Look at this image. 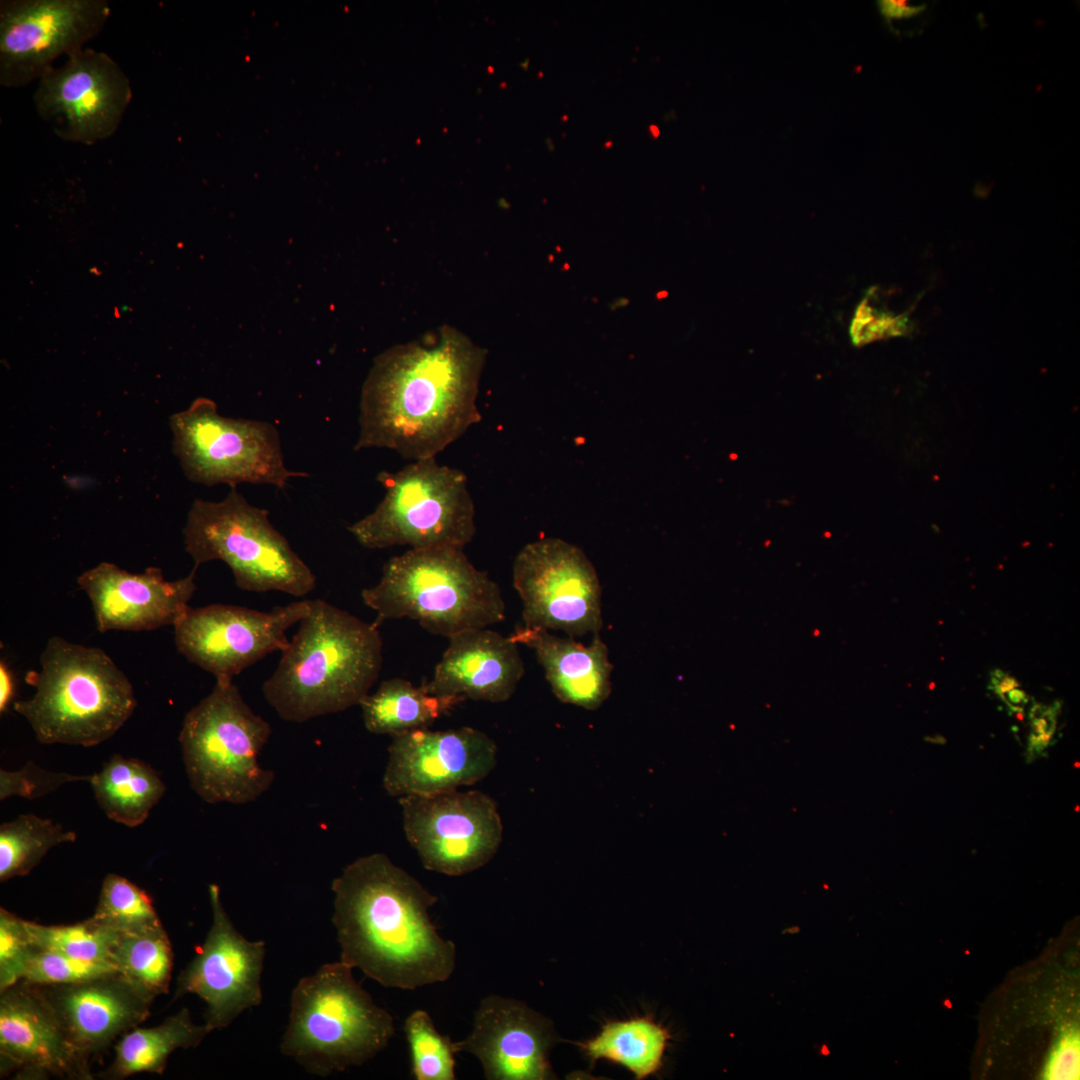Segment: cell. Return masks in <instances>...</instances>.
Wrapping results in <instances>:
<instances>
[{
  "label": "cell",
  "mask_w": 1080,
  "mask_h": 1080,
  "mask_svg": "<svg viewBox=\"0 0 1080 1080\" xmlns=\"http://www.w3.org/2000/svg\"><path fill=\"white\" fill-rule=\"evenodd\" d=\"M486 358L485 348L449 325L379 354L362 387L354 450L436 457L480 421Z\"/></svg>",
  "instance_id": "obj_1"
},
{
  "label": "cell",
  "mask_w": 1080,
  "mask_h": 1080,
  "mask_svg": "<svg viewBox=\"0 0 1080 1080\" xmlns=\"http://www.w3.org/2000/svg\"><path fill=\"white\" fill-rule=\"evenodd\" d=\"M331 889L342 962L387 988L414 990L451 977L456 946L429 915L437 896L387 855L354 860Z\"/></svg>",
  "instance_id": "obj_2"
},
{
  "label": "cell",
  "mask_w": 1080,
  "mask_h": 1080,
  "mask_svg": "<svg viewBox=\"0 0 1080 1080\" xmlns=\"http://www.w3.org/2000/svg\"><path fill=\"white\" fill-rule=\"evenodd\" d=\"M262 693L279 717L302 723L359 705L379 677L383 642L375 623L310 600Z\"/></svg>",
  "instance_id": "obj_3"
},
{
  "label": "cell",
  "mask_w": 1080,
  "mask_h": 1080,
  "mask_svg": "<svg viewBox=\"0 0 1080 1080\" xmlns=\"http://www.w3.org/2000/svg\"><path fill=\"white\" fill-rule=\"evenodd\" d=\"M41 669L27 681L35 693L14 703L42 744L95 746L112 737L133 714V686L100 648L50 638Z\"/></svg>",
  "instance_id": "obj_4"
},
{
  "label": "cell",
  "mask_w": 1080,
  "mask_h": 1080,
  "mask_svg": "<svg viewBox=\"0 0 1080 1080\" xmlns=\"http://www.w3.org/2000/svg\"><path fill=\"white\" fill-rule=\"evenodd\" d=\"M361 597L377 613L376 625L409 618L447 638L505 619L497 583L478 570L463 549L451 547L410 548L390 558L380 581L363 589Z\"/></svg>",
  "instance_id": "obj_5"
},
{
  "label": "cell",
  "mask_w": 1080,
  "mask_h": 1080,
  "mask_svg": "<svg viewBox=\"0 0 1080 1080\" xmlns=\"http://www.w3.org/2000/svg\"><path fill=\"white\" fill-rule=\"evenodd\" d=\"M352 970L341 960L323 964L292 991L280 1050L312 1075L361 1066L395 1034L392 1015L373 1001Z\"/></svg>",
  "instance_id": "obj_6"
},
{
  "label": "cell",
  "mask_w": 1080,
  "mask_h": 1080,
  "mask_svg": "<svg viewBox=\"0 0 1080 1080\" xmlns=\"http://www.w3.org/2000/svg\"><path fill=\"white\" fill-rule=\"evenodd\" d=\"M271 731L270 724L249 707L233 682H216L187 712L179 734L192 789L211 804L257 800L275 777L258 761Z\"/></svg>",
  "instance_id": "obj_7"
},
{
  "label": "cell",
  "mask_w": 1080,
  "mask_h": 1080,
  "mask_svg": "<svg viewBox=\"0 0 1080 1080\" xmlns=\"http://www.w3.org/2000/svg\"><path fill=\"white\" fill-rule=\"evenodd\" d=\"M377 480L385 495L376 508L348 531L369 549H464L476 533L475 505L466 475L441 465L436 457L414 460Z\"/></svg>",
  "instance_id": "obj_8"
},
{
  "label": "cell",
  "mask_w": 1080,
  "mask_h": 1080,
  "mask_svg": "<svg viewBox=\"0 0 1080 1080\" xmlns=\"http://www.w3.org/2000/svg\"><path fill=\"white\" fill-rule=\"evenodd\" d=\"M183 535L195 567L220 560L243 591L302 597L316 586V576L272 525L268 510L251 505L236 488L218 502L196 499Z\"/></svg>",
  "instance_id": "obj_9"
},
{
  "label": "cell",
  "mask_w": 1080,
  "mask_h": 1080,
  "mask_svg": "<svg viewBox=\"0 0 1080 1080\" xmlns=\"http://www.w3.org/2000/svg\"><path fill=\"white\" fill-rule=\"evenodd\" d=\"M172 450L185 476L206 486L268 484L285 489L308 477L285 466L279 432L270 422L225 417L209 398H197L170 417Z\"/></svg>",
  "instance_id": "obj_10"
},
{
  "label": "cell",
  "mask_w": 1080,
  "mask_h": 1080,
  "mask_svg": "<svg viewBox=\"0 0 1080 1080\" xmlns=\"http://www.w3.org/2000/svg\"><path fill=\"white\" fill-rule=\"evenodd\" d=\"M512 575L523 603L524 626L571 637L600 631V582L578 547L551 537L526 544L514 560Z\"/></svg>",
  "instance_id": "obj_11"
},
{
  "label": "cell",
  "mask_w": 1080,
  "mask_h": 1080,
  "mask_svg": "<svg viewBox=\"0 0 1080 1080\" xmlns=\"http://www.w3.org/2000/svg\"><path fill=\"white\" fill-rule=\"evenodd\" d=\"M399 803L405 836L427 870L468 874L487 864L501 845L497 805L481 791L409 795Z\"/></svg>",
  "instance_id": "obj_12"
},
{
  "label": "cell",
  "mask_w": 1080,
  "mask_h": 1080,
  "mask_svg": "<svg viewBox=\"0 0 1080 1080\" xmlns=\"http://www.w3.org/2000/svg\"><path fill=\"white\" fill-rule=\"evenodd\" d=\"M310 600H299L263 612L247 607L211 604L189 607L173 626L175 645L188 661L229 683L243 670L290 640L286 631L309 612Z\"/></svg>",
  "instance_id": "obj_13"
},
{
  "label": "cell",
  "mask_w": 1080,
  "mask_h": 1080,
  "mask_svg": "<svg viewBox=\"0 0 1080 1080\" xmlns=\"http://www.w3.org/2000/svg\"><path fill=\"white\" fill-rule=\"evenodd\" d=\"M132 99L130 81L106 53L90 48L48 68L33 95L35 110L64 141L95 144L118 129Z\"/></svg>",
  "instance_id": "obj_14"
},
{
  "label": "cell",
  "mask_w": 1080,
  "mask_h": 1080,
  "mask_svg": "<svg viewBox=\"0 0 1080 1080\" xmlns=\"http://www.w3.org/2000/svg\"><path fill=\"white\" fill-rule=\"evenodd\" d=\"M110 15L104 0L0 2V84L15 88L38 79L60 55L83 48Z\"/></svg>",
  "instance_id": "obj_15"
},
{
  "label": "cell",
  "mask_w": 1080,
  "mask_h": 1080,
  "mask_svg": "<svg viewBox=\"0 0 1080 1080\" xmlns=\"http://www.w3.org/2000/svg\"><path fill=\"white\" fill-rule=\"evenodd\" d=\"M212 923L205 941L177 978L174 999L195 994L206 1004L205 1023L213 1031L229 1026L262 1001L265 942L250 941L234 927L220 889L208 886Z\"/></svg>",
  "instance_id": "obj_16"
},
{
  "label": "cell",
  "mask_w": 1080,
  "mask_h": 1080,
  "mask_svg": "<svg viewBox=\"0 0 1080 1080\" xmlns=\"http://www.w3.org/2000/svg\"><path fill=\"white\" fill-rule=\"evenodd\" d=\"M388 753L383 787L389 795L403 797L458 790L481 781L496 765L497 746L472 727L423 728L392 737Z\"/></svg>",
  "instance_id": "obj_17"
},
{
  "label": "cell",
  "mask_w": 1080,
  "mask_h": 1080,
  "mask_svg": "<svg viewBox=\"0 0 1080 1080\" xmlns=\"http://www.w3.org/2000/svg\"><path fill=\"white\" fill-rule=\"evenodd\" d=\"M0 1072L14 1079L93 1078L41 987L24 980L0 992Z\"/></svg>",
  "instance_id": "obj_18"
},
{
  "label": "cell",
  "mask_w": 1080,
  "mask_h": 1080,
  "mask_svg": "<svg viewBox=\"0 0 1080 1080\" xmlns=\"http://www.w3.org/2000/svg\"><path fill=\"white\" fill-rule=\"evenodd\" d=\"M557 1040L550 1019L525 1003L499 995L484 997L471 1033L454 1042L481 1063L488 1080L555 1079L549 1054Z\"/></svg>",
  "instance_id": "obj_19"
},
{
  "label": "cell",
  "mask_w": 1080,
  "mask_h": 1080,
  "mask_svg": "<svg viewBox=\"0 0 1080 1080\" xmlns=\"http://www.w3.org/2000/svg\"><path fill=\"white\" fill-rule=\"evenodd\" d=\"M197 567L183 578L168 581L158 567L130 573L101 562L86 570L77 583L88 595L100 632L150 631L174 626L188 610L197 586Z\"/></svg>",
  "instance_id": "obj_20"
},
{
  "label": "cell",
  "mask_w": 1080,
  "mask_h": 1080,
  "mask_svg": "<svg viewBox=\"0 0 1080 1080\" xmlns=\"http://www.w3.org/2000/svg\"><path fill=\"white\" fill-rule=\"evenodd\" d=\"M39 986L70 1042L89 1060L150 1014L152 1001L119 972L78 983Z\"/></svg>",
  "instance_id": "obj_21"
},
{
  "label": "cell",
  "mask_w": 1080,
  "mask_h": 1080,
  "mask_svg": "<svg viewBox=\"0 0 1080 1080\" xmlns=\"http://www.w3.org/2000/svg\"><path fill=\"white\" fill-rule=\"evenodd\" d=\"M448 639L433 677L422 683L428 693L491 703L513 695L524 675L517 643L486 628L464 630Z\"/></svg>",
  "instance_id": "obj_22"
},
{
  "label": "cell",
  "mask_w": 1080,
  "mask_h": 1080,
  "mask_svg": "<svg viewBox=\"0 0 1080 1080\" xmlns=\"http://www.w3.org/2000/svg\"><path fill=\"white\" fill-rule=\"evenodd\" d=\"M509 637L535 652L553 693L562 702L594 710L610 695L613 666L598 633L587 646L573 637H558L524 625Z\"/></svg>",
  "instance_id": "obj_23"
},
{
  "label": "cell",
  "mask_w": 1080,
  "mask_h": 1080,
  "mask_svg": "<svg viewBox=\"0 0 1080 1080\" xmlns=\"http://www.w3.org/2000/svg\"><path fill=\"white\" fill-rule=\"evenodd\" d=\"M211 1031L206 1023L196 1024L190 1011L182 1008L157 1026L135 1027L123 1034L115 1046L113 1062L98 1076L120 1080L137 1073L162 1074L170 1054L198 1046Z\"/></svg>",
  "instance_id": "obj_24"
},
{
  "label": "cell",
  "mask_w": 1080,
  "mask_h": 1080,
  "mask_svg": "<svg viewBox=\"0 0 1080 1080\" xmlns=\"http://www.w3.org/2000/svg\"><path fill=\"white\" fill-rule=\"evenodd\" d=\"M95 798L111 820L128 827L142 824L165 793L159 774L137 759L113 755L90 776Z\"/></svg>",
  "instance_id": "obj_25"
},
{
  "label": "cell",
  "mask_w": 1080,
  "mask_h": 1080,
  "mask_svg": "<svg viewBox=\"0 0 1080 1080\" xmlns=\"http://www.w3.org/2000/svg\"><path fill=\"white\" fill-rule=\"evenodd\" d=\"M464 700L459 696L432 695L423 684L416 687L408 680L392 678L383 681L374 693L367 694L359 705L369 732L394 737L428 728Z\"/></svg>",
  "instance_id": "obj_26"
},
{
  "label": "cell",
  "mask_w": 1080,
  "mask_h": 1080,
  "mask_svg": "<svg viewBox=\"0 0 1080 1080\" xmlns=\"http://www.w3.org/2000/svg\"><path fill=\"white\" fill-rule=\"evenodd\" d=\"M670 1039L665 1027L643 1016L607 1022L594 1038L578 1046L590 1061L617 1063L642 1080L661 1070Z\"/></svg>",
  "instance_id": "obj_27"
},
{
  "label": "cell",
  "mask_w": 1080,
  "mask_h": 1080,
  "mask_svg": "<svg viewBox=\"0 0 1080 1080\" xmlns=\"http://www.w3.org/2000/svg\"><path fill=\"white\" fill-rule=\"evenodd\" d=\"M116 970L150 1001L169 991L173 950L163 925L120 934L111 951Z\"/></svg>",
  "instance_id": "obj_28"
},
{
  "label": "cell",
  "mask_w": 1080,
  "mask_h": 1080,
  "mask_svg": "<svg viewBox=\"0 0 1080 1080\" xmlns=\"http://www.w3.org/2000/svg\"><path fill=\"white\" fill-rule=\"evenodd\" d=\"M76 838L75 832L33 814L1 824L0 881L27 875L52 847Z\"/></svg>",
  "instance_id": "obj_29"
},
{
  "label": "cell",
  "mask_w": 1080,
  "mask_h": 1080,
  "mask_svg": "<svg viewBox=\"0 0 1080 1080\" xmlns=\"http://www.w3.org/2000/svg\"><path fill=\"white\" fill-rule=\"evenodd\" d=\"M120 933H133L161 925L151 897L126 878L110 873L103 880L96 909L91 916Z\"/></svg>",
  "instance_id": "obj_30"
},
{
  "label": "cell",
  "mask_w": 1080,
  "mask_h": 1080,
  "mask_svg": "<svg viewBox=\"0 0 1080 1080\" xmlns=\"http://www.w3.org/2000/svg\"><path fill=\"white\" fill-rule=\"evenodd\" d=\"M404 1032L416 1080L456 1079L455 1043L437 1030L425 1010L417 1009L406 1018Z\"/></svg>",
  "instance_id": "obj_31"
},
{
  "label": "cell",
  "mask_w": 1080,
  "mask_h": 1080,
  "mask_svg": "<svg viewBox=\"0 0 1080 1080\" xmlns=\"http://www.w3.org/2000/svg\"><path fill=\"white\" fill-rule=\"evenodd\" d=\"M27 925L34 943L44 949L93 962L111 963V951L120 933L92 917L72 925Z\"/></svg>",
  "instance_id": "obj_32"
},
{
  "label": "cell",
  "mask_w": 1080,
  "mask_h": 1080,
  "mask_svg": "<svg viewBox=\"0 0 1080 1080\" xmlns=\"http://www.w3.org/2000/svg\"><path fill=\"white\" fill-rule=\"evenodd\" d=\"M118 972L108 962L76 959L35 944L22 975V980L37 985H62L86 981Z\"/></svg>",
  "instance_id": "obj_33"
},
{
  "label": "cell",
  "mask_w": 1080,
  "mask_h": 1080,
  "mask_svg": "<svg viewBox=\"0 0 1080 1080\" xmlns=\"http://www.w3.org/2000/svg\"><path fill=\"white\" fill-rule=\"evenodd\" d=\"M35 948L27 921L0 909V992L22 980Z\"/></svg>",
  "instance_id": "obj_34"
},
{
  "label": "cell",
  "mask_w": 1080,
  "mask_h": 1080,
  "mask_svg": "<svg viewBox=\"0 0 1080 1080\" xmlns=\"http://www.w3.org/2000/svg\"><path fill=\"white\" fill-rule=\"evenodd\" d=\"M90 776H78L65 772H52L28 761L17 771H0V799L20 796L34 799L55 791L70 782L89 781Z\"/></svg>",
  "instance_id": "obj_35"
},
{
  "label": "cell",
  "mask_w": 1080,
  "mask_h": 1080,
  "mask_svg": "<svg viewBox=\"0 0 1080 1080\" xmlns=\"http://www.w3.org/2000/svg\"><path fill=\"white\" fill-rule=\"evenodd\" d=\"M1061 705L1059 700L1049 705L1033 701L1029 707L1027 717L1031 730L1026 753L1028 762L1044 756L1046 749L1052 744L1057 731Z\"/></svg>",
  "instance_id": "obj_36"
},
{
  "label": "cell",
  "mask_w": 1080,
  "mask_h": 1080,
  "mask_svg": "<svg viewBox=\"0 0 1080 1080\" xmlns=\"http://www.w3.org/2000/svg\"><path fill=\"white\" fill-rule=\"evenodd\" d=\"M1043 1078H1079V1034L1076 1029L1062 1032L1045 1065Z\"/></svg>",
  "instance_id": "obj_37"
},
{
  "label": "cell",
  "mask_w": 1080,
  "mask_h": 1080,
  "mask_svg": "<svg viewBox=\"0 0 1080 1080\" xmlns=\"http://www.w3.org/2000/svg\"><path fill=\"white\" fill-rule=\"evenodd\" d=\"M877 7L880 14L887 21L911 18L923 12L926 8L924 4L910 5L903 0H880L877 1Z\"/></svg>",
  "instance_id": "obj_38"
},
{
  "label": "cell",
  "mask_w": 1080,
  "mask_h": 1080,
  "mask_svg": "<svg viewBox=\"0 0 1080 1080\" xmlns=\"http://www.w3.org/2000/svg\"><path fill=\"white\" fill-rule=\"evenodd\" d=\"M1019 687L1012 688L998 697L1004 702L1010 715L1017 714L1020 717L1029 702V696Z\"/></svg>",
  "instance_id": "obj_39"
},
{
  "label": "cell",
  "mask_w": 1080,
  "mask_h": 1080,
  "mask_svg": "<svg viewBox=\"0 0 1080 1080\" xmlns=\"http://www.w3.org/2000/svg\"><path fill=\"white\" fill-rule=\"evenodd\" d=\"M14 678L5 662L0 664V711L5 712L14 696Z\"/></svg>",
  "instance_id": "obj_40"
},
{
  "label": "cell",
  "mask_w": 1080,
  "mask_h": 1080,
  "mask_svg": "<svg viewBox=\"0 0 1080 1080\" xmlns=\"http://www.w3.org/2000/svg\"><path fill=\"white\" fill-rule=\"evenodd\" d=\"M1020 683L1015 677L1008 672H1005L999 668L993 669L990 672V684L989 689L992 690L996 696L1015 688L1019 687Z\"/></svg>",
  "instance_id": "obj_41"
},
{
  "label": "cell",
  "mask_w": 1080,
  "mask_h": 1080,
  "mask_svg": "<svg viewBox=\"0 0 1080 1080\" xmlns=\"http://www.w3.org/2000/svg\"><path fill=\"white\" fill-rule=\"evenodd\" d=\"M649 131H650V133L652 134V136H653L654 138L658 137V135H659V128H658L657 126H655V125H651V126L649 127Z\"/></svg>",
  "instance_id": "obj_42"
},
{
  "label": "cell",
  "mask_w": 1080,
  "mask_h": 1080,
  "mask_svg": "<svg viewBox=\"0 0 1080 1080\" xmlns=\"http://www.w3.org/2000/svg\"><path fill=\"white\" fill-rule=\"evenodd\" d=\"M611 145H612V142H611V141H609V142H607V143L605 144V147H610Z\"/></svg>",
  "instance_id": "obj_43"
}]
</instances>
